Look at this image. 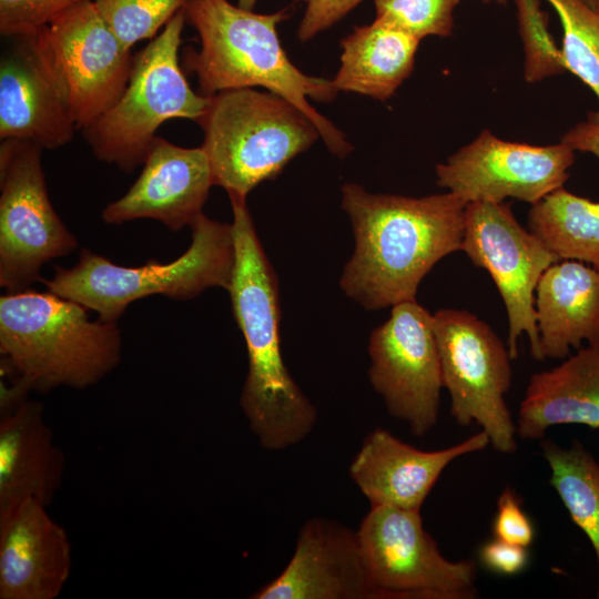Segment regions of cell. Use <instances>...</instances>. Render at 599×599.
Returning a JSON list of instances; mask_svg holds the SVG:
<instances>
[{"instance_id": "obj_16", "label": "cell", "mask_w": 599, "mask_h": 599, "mask_svg": "<svg viewBox=\"0 0 599 599\" xmlns=\"http://www.w3.org/2000/svg\"><path fill=\"white\" fill-rule=\"evenodd\" d=\"M47 507L32 498L0 507L1 599H54L69 579L71 544Z\"/></svg>"}, {"instance_id": "obj_32", "label": "cell", "mask_w": 599, "mask_h": 599, "mask_svg": "<svg viewBox=\"0 0 599 599\" xmlns=\"http://www.w3.org/2000/svg\"><path fill=\"white\" fill-rule=\"evenodd\" d=\"M363 0H307L305 13L297 29V37L308 41L339 21Z\"/></svg>"}, {"instance_id": "obj_6", "label": "cell", "mask_w": 599, "mask_h": 599, "mask_svg": "<svg viewBox=\"0 0 599 599\" xmlns=\"http://www.w3.org/2000/svg\"><path fill=\"white\" fill-rule=\"evenodd\" d=\"M197 123L213 184L227 195L243 197L321 138L316 125L294 104L253 88L211 95Z\"/></svg>"}, {"instance_id": "obj_20", "label": "cell", "mask_w": 599, "mask_h": 599, "mask_svg": "<svg viewBox=\"0 0 599 599\" xmlns=\"http://www.w3.org/2000/svg\"><path fill=\"white\" fill-rule=\"evenodd\" d=\"M64 465L42 404L26 398L1 412L0 507L27 498L49 506L60 488Z\"/></svg>"}, {"instance_id": "obj_9", "label": "cell", "mask_w": 599, "mask_h": 599, "mask_svg": "<svg viewBox=\"0 0 599 599\" xmlns=\"http://www.w3.org/2000/svg\"><path fill=\"white\" fill-rule=\"evenodd\" d=\"M32 38L78 130L94 122L122 95L134 57L93 0L57 16Z\"/></svg>"}, {"instance_id": "obj_34", "label": "cell", "mask_w": 599, "mask_h": 599, "mask_svg": "<svg viewBox=\"0 0 599 599\" xmlns=\"http://www.w3.org/2000/svg\"><path fill=\"white\" fill-rule=\"evenodd\" d=\"M560 142L573 151L589 152L599 159V121L587 119L578 123L564 134Z\"/></svg>"}, {"instance_id": "obj_5", "label": "cell", "mask_w": 599, "mask_h": 599, "mask_svg": "<svg viewBox=\"0 0 599 599\" xmlns=\"http://www.w3.org/2000/svg\"><path fill=\"white\" fill-rule=\"evenodd\" d=\"M190 227L189 248L170 263L125 267L82 248L73 267L54 266L53 276L41 282L47 291L81 304L104 322H118L131 303L151 295L186 301L210 287L229 291L235 262L232 224L201 213Z\"/></svg>"}, {"instance_id": "obj_3", "label": "cell", "mask_w": 599, "mask_h": 599, "mask_svg": "<svg viewBox=\"0 0 599 599\" xmlns=\"http://www.w3.org/2000/svg\"><path fill=\"white\" fill-rule=\"evenodd\" d=\"M184 13L200 39V50L185 55L199 93L264 88L305 113L334 155L352 152L345 134L309 102H332L338 93L333 81L303 73L281 45L277 24L288 18L287 10L263 14L227 0H189Z\"/></svg>"}, {"instance_id": "obj_27", "label": "cell", "mask_w": 599, "mask_h": 599, "mask_svg": "<svg viewBox=\"0 0 599 599\" xmlns=\"http://www.w3.org/2000/svg\"><path fill=\"white\" fill-rule=\"evenodd\" d=\"M189 0H93L102 18L128 48L159 34Z\"/></svg>"}, {"instance_id": "obj_29", "label": "cell", "mask_w": 599, "mask_h": 599, "mask_svg": "<svg viewBox=\"0 0 599 599\" xmlns=\"http://www.w3.org/2000/svg\"><path fill=\"white\" fill-rule=\"evenodd\" d=\"M460 0H374L376 19L390 23L422 40L428 35L448 37L454 11Z\"/></svg>"}, {"instance_id": "obj_36", "label": "cell", "mask_w": 599, "mask_h": 599, "mask_svg": "<svg viewBox=\"0 0 599 599\" xmlns=\"http://www.w3.org/2000/svg\"><path fill=\"white\" fill-rule=\"evenodd\" d=\"M484 3H490L491 1L498 3V4H506L507 0H481Z\"/></svg>"}, {"instance_id": "obj_23", "label": "cell", "mask_w": 599, "mask_h": 599, "mask_svg": "<svg viewBox=\"0 0 599 599\" xmlns=\"http://www.w3.org/2000/svg\"><path fill=\"white\" fill-rule=\"evenodd\" d=\"M419 42L404 30L375 19L342 40L341 65L332 81L338 92L385 101L412 73Z\"/></svg>"}, {"instance_id": "obj_24", "label": "cell", "mask_w": 599, "mask_h": 599, "mask_svg": "<svg viewBox=\"0 0 599 599\" xmlns=\"http://www.w3.org/2000/svg\"><path fill=\"white\" fill-rule=\"evenodd\" d=\"M528 230L560 260L599 270V203L559 187L532 204Z\"/></svg>"}, {"instance_id": "obj_18", "label": "cell", "mask_w": 599, "mask_h": 599, "mask_svg": "<svg viewBox=\"0 0 599 599\" xmlns=\"http://www.w3.org/2000/svg\"><path fill=\"white\" fill-rule=\"evenodd\" d=\"M488 445V435L480 430L457 445L426 451L376 428L364 438L349 474L370 507L420 510L440 474L454 459Z\"/></svg>"}, {"instance_id": "obj_28", "label": "cell", "mask_w": 599, "mask_h": 599, "mask_svg": "<svg viewBox=\"0 0 599 599\" xmlns=\"http://www.w3.org/2000/svg\"><path fill=\"white\" fill-rule=\"evenodd\" d=\"M525 52L524 78L535 83L566 71L561 50L548 30V17L539 0H515Z\"/></svg>"}, {"instance_id": "obj_31", "label": "cell", "mask_w": 599, "mask_h": 599, "mask_svg": "<svg viewBox=\"0 0 599 599\" xmlns=\"http://www.w3.org/2000/svg\"><path fill=\"white\" fill-rule=\"evenodd\" d=\"M493 531L495 538L526 548L534 541V525L515 490L509 487L502 490L497 500Z\"/></svg>"}, {"instance_id": "obj_22", "label": "cell", "mask_w": 599, "mask_h": 599, "mask_svg": "<svg viewBox=\"0 0 599 599\" xmlns=\"http://www.w3.org/2000/svg\"><path fill=\"white\" fill-rule=\"evenodd\" d=\"M599 428V343L581 346L560 365L530 376L517 418V435L540 439L548 428Z\"/></svg>"}, {"instance_id": "obj_38", "label": "cell", "mask_w": 599, "mask_h": 599, "mask_svg": "<svg viewBox=\"0 0 599 599\" xmlns=\"http://www.w3.org/2000/svg\"><path fill=\"white\" fill-rule=\"evenodd\" d=\"M596 11L599 12V4L595 7Z\"/></svg>"}, {"instance_id": "obj_30", "label": "cell", "mask_w": 599, "mask_h": 599, "mask_svg": "<svg viewBox=\"0 0 599 599\" xmlns=\"http://www.w3.org/2000/svg\"><path fill=\"white\" fill-rule=\"evenodd\" d=\"M85 0H0V33L34 35L53 18Z\"/></svg>"}, {"instance_id": "obj_12", "label": "cell", "mask_w": 599, "mask_h": 599, "mask_svg": "<svg viewBox=\"0 0 599 599\" xmlns=\"http://www.w3.org/2000/svg\"><path fill=\"white\" fill-rule=\"evenodd\" d=\"M460 251L474 265L488 271L502 298L510 357L517 358L518 338L526 334L531 356L541 361L535 293L546 270L562 260L524 229L504 202L466 204Z\"/></svg>"}, {"instance_id": "obj_8", "label": "cell", "mask_w": 599, "mask_h": 599, "mask_svg": "<svg viewBox=\"0 0 599 599\" xmlns=\"http://www.w3.org/2000/svg\"><path fill=\"white\" fill-rule=\"evenodd\" d=\"M433 328L451 417L464 427L478 424L499 453H515L517 429L505 402L512 380L507 344L466 309H438Z\"/></svg>"}, {"instance_id": "obj_11", "label": "cell", "mask_w": 599, "mask_h": 599, "mask_svg": "<svg viewBox=\"0 0 599 599\" xmlns=\"http://www.w3.org/2000/svg\"><path fill=\"white\" fill-rule=\"evenodd\" d=\"M42 148L23 140L0 145V285L19 292L42 281V266L78 247L53 209Z\"/></svg>"}, {"instance_id": "obj_21", "label": "cell", "mask_w": 599, "mask_h": 599, "mask_svg": "<svg viewBox=\"0 0 599 599\" xmlns=\"http://www.w3.org/2000/svg\"><path fill=\"white\" fill-rule=\"evenodd\" d=\"M535 309L541 361L599 343V270L572 260L552 264L538 282Z\"/></svg>"}, {"instance_id": "obj_35", "label": "cell", "mask_w": 599, "mask_h": 599, "mask_svg": "<svg viewBox=\"0 0 599 599\" xmlns=\"http://www.w3.org/2000/svg\"><path fill=\"white\" fill-rule=\"evenodd\" d=\"M256 1L257 0H237V6L246 10H252ZM302 1H307V0H302Z\"/></svg>"}, {"instance_id": "obj_25", "label": "cell", "mask_w": 599, "mask_h": 599, "mask_svg": "<svg viewBox=\"0 0 599 599\" xmlns=\"http://www.w3.org/2000/svg\"><path fill=\"white\" fill-rule=\"evenodd\" d=\"M541 449L551 470L549 484L589 539L599 568V463L579 441L562 448L546 439ZM596 597L599 599V582Z\"/></svg>"}, {"instance_id": "obj_14", "label": "cell", "mask_w": 599, "mask_h": 599, "mask_svg": "<svg viewBox=\"0 0 599 599\" xmlns=\"http://www.w3.org/2000/svg\"><path fill=\"white\" fill-rule=\"evenodd\" d=\"M575 151L560 142L532 145L499 139L484 130L435 167L437 185L466 204L502 203L512 197L530 203L562 187Z\"/></svg>"}, {"instance_id": "obj_17", "label": "cell", "mask_w": 599, "mask_h": 599, "mask_svg": "<svg viewBox=\"0 0 599 599\" xmlns=\"http://www.w3.org/2000/svg\"><path fill=\"white\" fill-rule=\"evenodd\" d=\"M251 598L375 599L357 531L329 519H308L285 569Z\"/></svg>"}, {"instance_id": "obj_10", "label": "cell", "mask_w": 599, "mask_h": 599, "mask_svg": "<svg viewBox=\"0 0 599 599\" xmlns=\"http://www.w3.org/2000/svg\"><path fill=\"white\" fill-rule=\"evenodd\" d=\"M419 511L376 506L363 518L357 537L374 598H474L475 561L445 558Z\"/></svg>"}, {"instance_id": "obj_7", "label": "cell", "mask_w": 599, "mask_h": 599, "mask_svg": "<svg viewBox=\"0 0 599 599\" xmlns=\"http://www.w3.org/2000/svg\"><path fill=\"white\" fill-rule=\"evenodd\" d=\"M185 22L182 10L134 55L122 95L81 130L98 160L131 173L143 165L164 122L204 115L210 97L191 89L179 62Z\"/></svg>"}, {"instance_id": "obj_4", "label": "cell", "mask_w": 599, "mask_h": 599, "mask_svg": "<svg viewBox=\"0 0 599 599\" xmlns=\"http://www.w3.org/2000/svg\"><path fill=\"white\" fill-rule=\"evenodd\" d=\"M121 351L118 323L90 321L77 302L30 288L0 297L2 400L92 386L119 365Z\"/></svg>"}, {"instance_id": "obj_15", "label": "cell", "mask_w": 599, "mask_h": 599, "mask_svg": "<svg viewBox=\"0 0 599 599\" xmlns=\"http://www.w3.org/2000/svg\"><path fill=\"white\" fill-rule=\"evenodd\" d=\"M212 185L202 146L183 148L156 136L139 177L124 195L103 209L102 220L122 224L151 219L177 232L203 213Z\"/></svg>"}, {"instance_id": "obj_19", "label": "cell", "mask_w": 599, "mask_h": 599, "mask_svg": "<svg viewBox=\"0 0 599 599\" xmlns=\"http://www.w3.org/2000/svg\"><path fill=\"white\" fill-rule=\"evenodd\" d=\"M0 62V139L54 150L78 130L32 35L13 38Z\"/></svg>"}, {"instance_id": "obj_37", "label": "cell", "mask_w": 599, "mask_h": 599, "mask_svg": "<svg viewBox=\"0 0 599 599\" xmlns=\"http://www.w3.org/2000/svg\"><path fill=\"white\" fill-rule=\"evenodd\" d=\"M590 7L595 8L597 4H599V0H582Z\"/></svg>"}, {"instance_id": "obj_13", "label": "cell", "mask_w": 599, "mask_h": 599, "mask_svg": "<svg viewBox=\"0 0 599 599\" xmlns=\"http://www.w3.org/2000/svg\"><path fill=\"white\" fill-rule=\"evenodd\" d=\"M368 355L369 382L388 413L415 436L426 435L437 423L443 388L433 315L416 300L394 305L372 332Z\"/></svg>"}, {"instance_id": "obj_2", "label": "cell", "mask_w": 599, "mask_h": 599, "mask_svg": "<svg viewBox=\"0 0 599 599\" xmlns=\"http://www.w3.org/2000/svg\"><path fill=\"white\" fill-rule=\"evenodd\" d=\"M229 197L235 262L227 292L248 357L240 404L260 445L281 450L312 432L317 410L284 364L277 277L256 234L246 197Z\"/></svg>"}, {"instance_id": "obj_33", "label": "cell", "mask_w": 599, "mask_h": 599, "mask_svg": "<svg viewBox=\"0 0 599 599\" xmlns=\"http://www.w3.org/2000/svg\"><path fill=\"white\" fill-rule=\"evenodd\" d=\"M479 560L493 572L514 576L526 568L529 555L526 547L495 538L480 547Z\"/></svg>"}, {"instance_id": "obj_1", "label": "cell", "mask_w": 599, "mask_h": 599, "mask_svg": "<svg viewBox=\"0 0 599 599\" xmlns=\"http://www.w3.org/2000/svg\"><path fill=\"white\" fill-rule=\"evenodd\" d=\"M342 207L355 248L339 285L365 309L415 301L428 272L461 248L466 203L451 192L409 197L345 183Z\"/></svg>"}, {"instance_id": "obj_26", "label": "cell", "mask_w": 599, "mask_h": 599, "mask_svg": "<svg viewBox=\"0 0 599 599\" xmlns=\"http://www.w3.org/2000/svg\"><path fill=\"white\" fill-rule=\"evenodd\" d=\"M562 26L561 55L566 70L587 84L599 100V12L582 0H546ZM599 121V110L588 114Z\"/></svg>"}]
</instances>
